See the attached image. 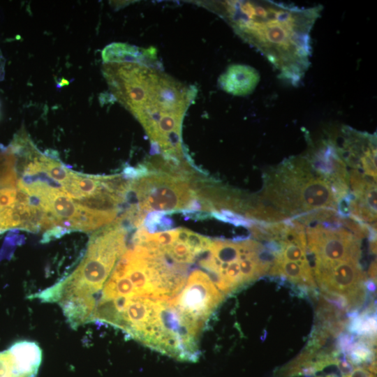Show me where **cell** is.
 Here are the masks:
<instances>
[{
	"instance_id": "1",
	"label": "cell",
	"mask_w": 377,
	"mask_h": 377,
	"mask_svg": "<svg viewBox=\"0 0 377 377\" xmlns=\"http://www.w3.org/2000/svg\"><path fill=\"white\" fill-rule=\"evenodd\" d=\"M220 15L244 40L257 49L279 77L298 86L311 64V33L323 6L300 7L274 1L212 2Z\"/></svg>"
},
{
	"instance_id": "2",
	"label": "cell",
	"mask_w": 377,
	"mask_h": 377,
	"mask_svg": "<svg viewBox=\"0 0 377 377\" xmlns=\"http://www.w3.org/2000/svg\"><path fill=\"white\" fill-rule=\"evenodd\" d=\"M103 72L115 98L143 126L151 149L184 154L182 123L194 89L137 63H105Z\"/></svg>"
},
{
	"instance_id": "3",
	"label": "cell",
	"mask_w": 377,
	"mask_h": 377,
	"mask_svg": "<svg viewBox=\"0 0 377 377\" xmlns=\"http://www.w3.org/2000/svg\"><path fill=\"white\" fill-rule=\"evenodd\" d=\"M126 231L115 224L95 233L75 269L33 297L59 304L73 329L91 323L96 297L126 250Z\"/></svg>"
},
{
	"instance_id": "4",
	"label": "cell",
	"mask_w": 377,
	"mask_h": 377,
	"mask_svg": "<svg viewBox=\"0 0 377 377\" xmlns=\"http://www.w3.org/2000/svg\"><path fill=\"white\" fill-rule=\"evenodd\" d=\"M187 268L162 253L133 244L116 263L96 303L133 297L170 300L184 287Z\"/></svg>"
},
{
	"instance_id": "5",
	"label": "cell",
	"mask_w": 377,
	"mask_h": 377,
	"mask_svg": "<svg viewBox=\"0 0 377 377\" xmlns=\"http://www.w3.org/2000/svg\"><path fill=\"white\" fill-rule=\"evenodd\" d=\"M131 191L135 195L138 208L147 213L184 212L197 198L190 182L155 172L133 180Z\"/></svg>"
},
{
	"instance_id": "6",
	"label": "cell",
	"mask_w": 377,
	"mask_h": 377,
	"mask_svg": "<svg viewBox=\"0 0 377 377\" xmlns=\"http://www.w3.org/2000/svg\"><path fill=\"white\" fill-rule=\"evenodd\" d=\"M342 221L334 216L306 228V246L314 260L313 269L346 260H359L360 238L347 227H339Z\"/></svg>"
},
{
	"instance_id": "7",
	"label": "cell",
	"mask_w": 377,
	"mask_h": 377,
	"mask_svg": "<svg viewBox=\"0 0 377 377\" xmlns=\"http://www.w3.org/2000/svg\"><path fill=\"white\" fill-rule=\"evenodd\" d=\"M223 298V295L209 275L195 269L180 292L170 301L182 315L203 328Z\"/></svg>"
},
{
	"instance_id": "8",
	"label": "cell",
	"mask_w": 377,
	"mask_h": 377,
	"mask_svg": "<svg viewBox=\"0 0 377 377\" xmlns=\"http://www.w3.org/2000/svg\"><path fill=\"white\" fill-rule=\"evenodd\" d=\"M313 276L325 295L341 297L349 307L362 304L366 275L358 259H349L313 269Z\"/></svg>"
},
{
	"instance_id": "9",
	"label": "cell",
	"mask_w": 377,
	"mask_h": 377,
	"mask_svg": "<svg viewBox=\"0 0 377 377\" xmlns=\"http://www.w3.org/2000/svg\"><path fill=\"white\" fill-rule=\"evenodd\" d=\"M42 350L34 341H20L0 352V377H36Z\"/></svg>"
},
{
	"instance_id": "10",
	"label": "cell",
	"mask_w": 377,
	"mask_h": 377,
	"mask_svg": "<svg viewBox=\"0 0 377 377\" xmlns=\"http://www.w3.org/2000/svg\"><path fill=\"white\" fill-rule=\"evenodd\" d=\"M260 79L256 68L245 64H232L219 76L218 84L228 94L245 96L255 90Z\"/></svg>"
},
{
	"instance_id": "11",
	"label": "cell",
	"mask_w": 377,
	"mask_h": 377,
	"mask_svg": "<svg viewBox=\"0 0 377 377\" xmlns=\"http://www.w3.org/2000/svg\"><path fill=\"white\" fill-rule=\"evenodd\" d=\"M156 54L154 47L141 50L127 43H112L103 49L102 58L105 63L128 62L147 66L148 61L156 59Z\"/></svg>"
},
{
	"instance_id": "12",
	"label": "cell",
	"mask_w": 377,
	"mask_h": 377,
	"mask_svg": "<svg viewBox=\"0 0 377 377\" xmlns=\"http://www.w3.org/2000/svg\"><path fill=\"white\" fill-rule=\"evenodd\" d=\"M269 269L271 274L283 276L293 283L310 288L316 287L309 260L295 262L273 260Z\"/></svg>"
},
{
	"instance_id": "13",
	"label": "cell",
	"mask_w": 377,
	"mask_h": 377,
	"mask_svg": "<svg viewBox=\"0 0 377 377\" xmlns=\"http://www.w3.org/2000/svg\"><path fill=\"white\" fill-rule=\"evenodd\" d=\"M50 213L59 221H69L78 212L77 203L61 190L52 186L48 195Z\"/></svg>"
},
{
	"instance_id": "14",
	"label": "cell",
	"mask_w": 377,
	"mask_h": 377,
	"mask_svg": "<svg viewBox=\"0 0 377 377\" xmlns=\"http://www.w3.org/2000/svg\"><path fill=\"white\" fill-rule=\"evenodd\" d=\"M16 162V155L8 148L0 153V188L17 187Z\"/></svg>"
},
{
	"instance_id": "15",
	"label": "cell",
	"mask_w": 377,
	"mask_h": 377,
	"mask_svg": "<svg viewBox=\"0 0 377 377\" xmlns=\"http://www.w3.org/2000/svg\"><path fill=\"white\" fill-rule=\"evenodd\" d=\"M39 161L43 172L57 182L63 185L71 180L73 172L67 169L59 161L41 153L39 156Z\"/></svg>"
},
{
	"instance_id": "16",
	"label": "cell",
	"mask_w": 377,
	"mask_h": 377,
	"mask_svg": "<svg viewBox=\"0 0 377 377\" xmlns=\"http://www.w3.org/2000/svg\"><path fill=\"white\" fill-rule=\"evenodd\" d=\"M68 182L81 194L83 198L94 195L101 184L100 176L86 175L74 172Z\"/></svg>"
},
{
	"instance_id": "17",
	"label": "cell",
	"mask_w": 377,
	"mask_h": 377,
	"mask_svg": "<svg viewBox=\"0 0 377 377\" xmlns=\"http://www.w3.org/2000/svg\"><path fill=\"white\" fill-rule=\"evenodd\" d=\"M165 215V212H149L145 219L143 227L149 233L170 230L172 226V221Z\"/></svg>"
},
{
	"instance_id": "18",
	"label": "cell",
	"mask_w": 377,
	"mask_h": 377,
	"mask_svg": "<svg viewBox=\"0 0 377 377\" xmlns=\"http://www.w3.org/2000/svg\"><path fill=\"white\" fill-rule=\"evenodd\" d=\"M17 188H0V208L3 210L15 205Z\"/></svg>"
},
{
	"instance_id": "19",
	"label": "cell",
	"mask_w": 377,
	"mask_h": 377,
	"mask_svg": "<svg viewBox=\"0 0 377 377\" xmlns=\"http://www.w3.org/2000/svg\"><path fill=\"white\" fill-rule=\"evenodd\" d=\"M376 374L368 367L357 366L345 377H376Z\"/></svg>"
},
{
	"instance_id": "20",
	"label": "cell",
	"mask_w": 377,
	"mask_h": 377,
	"mask_svg": "<svg viewBox=\"0 0 377 377\" xmlns=\"http://www.w3.org/2000/svg\"><path fill=\"white\" fill-rule=\"evenodd\" d=\"M4 66H5V59L0 50V80H2L4 77V73H5Z\"/></svg>"
},
{
	"instance_id": "21",
	"label": "cell",
	"mask_w": 377,
	"mask_h": 377,
	"mask_svg": "<svg viewBox=\"0 0 377 377\" xmlns=\"http://www.w3.org/2000/svg\"><path fill=\"white\" fill-rule=\"evenodd\" d=\"M376 262H375L371 265L369 270V275L373 279H374V278L376 279Z\"/></svg>"
}]
</instances>
